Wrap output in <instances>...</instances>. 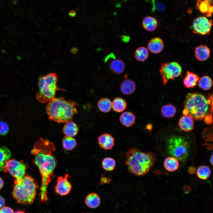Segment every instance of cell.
Instances as JSON below:
<instances>
[{
    "label": "cell",
    "mask_w": 213,
    "mask_h": 213,
    "mask_svg": "<svg viewBox=\"0 0 213 213\" xmlns=\"http://www.w3.org/2000/svg\"><path fill=\"white\" fill-rule=\"evenodd\" d=\"M54 144L47 139L40 138L36 141L31 151L35 156L34 163L38 168L41 177V196L43 199L47 197L48 186L51 182L54 171L57 165L54 152Z\"/></svg>",
    "instance_id": "obj_1"
},
{
    "label": "cell",
    "mask_w": 213,
    "mask_h": 213,
    "mask_svg": "<svg viewBox=\"0 0 213 213\" xmlns=\"http://www.w3.org/2000/svg\"><path fill=\"white\" fill-rule=\"evenodd\" d=\"M156 161L154 154L143 151L137 148L130 149L126 154L125 162L128 170L135 176L146 174L154 166Z\"/></svg>",
    "instance_id": "obj_2"
},
{
    "label": "cell",
    "mask_w": 213,
    "mask_h": 213,
    "mask_svg": "<svg viewBox=\"0 0 213 213\" xmlns=\"http://www.w3.org/2000/svg\"><path fill=\"white\" fill-rule=\"evenodd\" d=\"M77 104L73 101L61 97L54 98L47 104L46 112L51 120L57 123H66L71 121L77 113Z\"/></svg>",
    "instance_id": "obj_3"
},
{
    "label": "cell",
    "mask_w": 213,
    "mask_h": 213,
    "mask_svg": "<svg viewBox=\"0 0 213 213\" xmlns=\"http://www.w3.org/2000/svg\"><path fill=\"white\" fill-rule=\"evenodd\" d=\"M209 99L199 93H188L184 104V115H189L193 120L204 119L208 113L209 105L212 103V96Z\"/></svg>",
    "instance_id": "obj_4"
},
{
    "label": "cell",
    "mask_w": 213,
    "mask_h": 213,
    "mask_svg": "<svg viewBox=\"0 0 213 213\" xmlns=\"http://www.w3.org/2000/svg\"><path fill=\"white\" fill-rule=\"evenodd\" d=\"M38 188L37 183L32 177L25 175L21 179L14 180L12 194L18 203L31 204L35 199Z\"/></svg>",
    "instance_id": "obj_5"
},
{
    "label": "cell",
    "mask_w": 213,
    "mask_h": 213,
    "mask_svg": "<svg viewBox=\"0 0 213 213\" xmlns=\"http://www.w3.org/2000/svg\"><path fill=\"white\" fill-rule=\"evenodd\" d=\"M58 78L55 73H50L40 76L38 79V91L36 95V99L41 103L49 102L55 97L58 91H65L58 87Z\"/></svg>",
    "instance_id": "obj_6"
},
{
    "label": "cell",
    "mask_w": 213,
    "mask_h": 213,
    "mask_svg": "<svg viewBox=\"0 0 213 213\" xmlns=\"http://www.w3.org/2000/svg\"><path fill=\"white\" fill-rule=\"evenodd\" d=\"M169 153L173 157L182 161H185L189 155L190 144L184 137L172 136L167 140Z\"/></svg>",
    "instance_id": "obj_7"
},
{
    "label": "cell",
    "mask_w": 213,
    "mask_h": 213,
    "mask_svg": "<svg viewBox=\"0 0 213 213\" xmlns=\"http://www.w3.org/2000/svg\"><path fill=\"white\" fill-rule=\"evenodd\" d=\"M159 71L163 83L165 85L170 80H174L180 76L182 69L177 62H165L161 64Z\"/></svg>",
    "instance_id": "obj_8"
},
{
    "label": "cell",
    "mask_w": 213,
    "mask_h": 213,
    "mask_svg": "<svg viewBox=\"0 0 213 213\" xmlns=\"http://www.w3.org/2000/svg\"><path fill=\"white\" fill-rule=\"evenodd\" d=\"M26 167L22 162L14 159L7 161L3 171L4 172H9L16 180L21 179L25 175Z\"/></svg>",
    "instance_id": "obj_9"
},
{
    "label": "cell",
    "mask_w": 213,
    "mask_h": 213,
    "mask_svg": "<svg viewBox=\"0 0 213 213\" xmlns=\"http://www.w3.org/2000/svg\"><path fill=\"white\" fill-rule=\"evenodd\" d=\"M212 25V20H209L204 16H200L193 21V31L195 33L202 35H209Z\"/></svg>",
    "instance_id": "obj_10"
},
{
    "label": "cell",
    "mask_w": 213,
    "mask_h": 213,
    "mask_svg": "<svg viewBox=\"0 0 213 213\" xmlns=\"http://www.w3.org/2000/svg\"><path fill=\"white\" fill-rule=\"evenodd\" d=\"M69 175L66 174L64 176L59 177L57 180V184L55 187L56 193L61 196L68 195L70 192L72 186L68 180Z\"/></svg>",
    "instance_id": "obj_11"
},
{
    "label": "cell",
    "mask_w": 213,
    "mask_h": 213,
    "mask_svg": "<svg viewBox=\"0 0 213 213\" xmlns=\"http://www.w3.org/2000/svg\"><path fill=\"white\" fill-rule=\"evenodd\" d=\"M97 142L100 147L107 150L112 149L115 144L114 137L107 133H104L100 135L98 137Z\"/></svg>",
    "instance_id": "obj_12"
},
{
    "label": "cell",
    "mask_w": 213,
    "mask_h": 213,
    "mask_svg": "<svg viewBox=\"0 0 213 213\" xmlns=\"http://www.w3.org/2000/svg\"><path fill=\"white\" fill-rule=\"evenodd\" d=\"M197 5L200 11L207 17L212 15L213 10L212 0H198Z\"/></svg>",
    "instance_id": "obj_13"
},
{
    "label": "cell",
    "mask_w": 213,
    "mask_h": 213,
    "mask_svg": "<svg viewBox=\"0 0 213 213\" xmlns=\"http://www.w3.org/2000/svg\"><path fill=\"white\" fill-rule=\"evenodd\" d=\"M148 49L151 52L158 54L163 49L164 44L162 40L158 37L151 39L148 44Z\"/></svg>",
    "instance_id": "obj_14"
},
{
    "label": "cell",
    "mask_w": 213,
    "mask_h": 213,
    "mask_svg": "<svg viewBox=\"0 0 213 213\" xmlns=\"http://www.w3.org/2000/svg\"><path fill=\"white\" fill-rule=\"evenodd\" d=\"M136 85L132 80L127 79L124 80L120 86V90L122 93L125 95H130L135 91Z\"/></svg>",
    "instance_id": "obj_15"
},
{
    "label": "cell",
    "mask_w": 213,
    "mask_h": 213,
    "mask_svg": "<svg viewBox=\"0 0 213 213\" xmlns=\"http://www.w3.org/2000/svg\"><path fill=\"white\" fill-rule=\"evenodd\" d=\"M136 117L134 114L130 111L122 112L119 117L120 122L124 126L129 127L132 126L135 123Z\"/></svg>",
    "instance_id": "obj_16"
},
{
    "label": "cell",
    "mask_w": 213,
    "mask_h": 213,
    "mask_svg": "<svg viewBox=\"0 0 213 213\" xmlns=\"http://www.w3.org/2000/svg\"><path fill=\"white\" fill-rule=\"evenodd\" d=\"M210 54V49L205 45H200L197 47L195 50V56L197 60L200 61L207 60L209 57Z\"/></svg>",
    "instance_id": "obj_17"
},
{
    "label": "cell",
    "mask_w": 213,
    "mask_h": 213,
    "mask_svg": "<svg viewBox=\"0 0 213 213\" xmlns=\"http://www.w3.org/2000/svg\"><path fill=\"white\" fill-rule=\"evenodd\" d=\"M125 65L124 62L121 59L116 58L113 60L109 65L111 71L117 75L122 74L124 71Z\"/></svg>",
    "instance_id": "obj_18"
},
{
    "label": "cell",
    "mask_w": 213,
    "mask_h": 213,
    "mask_svg": "<svg viewBox=\"0 0 213 213\" xmlns=\"http://www.w3.org/2000/svg\"><path fill=\"white\" fill-rule=\"evenodd\" d=\"M180 128L186 132L191 131L194 127L193 119L189 115H184L180 119L178 123Z\"/></svg>",
    "instance_id": "obj_19"
},
{
    "label": "cell",
    "mask_w": 213,
    "mask_h": 213,
    "mask_svg": "<svg viewBox=\"0 0 213 213\" xmlns=\"http://www.w3.org/2000/svg\"><path fill=\"white\" fill-rule=\"evenodd\" d=\"M85 203L89 207L91 208H96L100 205V198L97 193L94 192L91 193L86 197Z\"/></svg>",
    "instance_id": "obj_20"
},
{
    "label": "cell",
    "mask_w": 213,
    "mask_h": 213,
    "mask_svg": "<svg viewBox=\"0 0 213 213\" xmlns=\"http://www.w3.org/2000/svg\"><path fill=\"white\" fill-rule=\"evenodd\" d=\"M78 131L77 125L71 121L66 122L62 129L63 132L66 136L71 137L75 136Z\"/></svg>",
    "instance_id": "obj_21"
},
{
    "label": "cell",
    "mask_w": 213,
    "mask_h": 213,
    "mask_svg": "<svg viewBox=\"0 0 213 213\" xmlns=\"http://www.w3.org/2000/svg\"><path fill=\"white\" fill-rule=\"evenodd\" d=\"M158 23L156 18L153 17L148 16L145 17L142 22V26L146 30L152 32L157 28Z\"/></svg>",
    "instance_id": "obj_22"
},
{
    "label": "cell",
    "mask_w": 213,
    "mask_h": 213,
    "mask_svg": "<svg viewBox=\"0 0 213 213\" xmlns=\"http://www.w3.org/2000/svg\"><path fill=\"white\" fill-rule=\"evenodd\" d=\"M199 79V76L197 74L187 71L183 80V84L187 88H193L196 85Z\"/></svg>",
    "instance_id": "obj_23"
},
{
    "label": "cell",
    "mask_w": 213,
    "mask_h": 213,
    "mask_svg": "<svg viewBox=\"0 0 213 213\" xmlns=\"http://www.w3.org/2000/svg\"><path fill=\"white\" fill-rule=\"evenodd\" d=\"M127 104L123 99L117 97L115 98L112 101V108L113 110L120 113L124 111L126 109Z\"/></svg>",
    "instance_id": "obj_24"
},
{
    "label": "cell",
    "mask_w": 213,
    "mask_h": 213,
    "mask_svg": "<svg viewBox=\"0 0 213 213\" xmlns=\"http://www.w3.org/2000/svg\"><path fill=\"white\" fill-rule=\"evenodd\" d=\"M164 166L165 169L170 172L176 171L179 166L178 159L174 157H168L166 158L164 162Z\"/></svg>",
    "instance_id": "obj_25"
},
{
    "label": "cell",
    "mask_w": 213,
    "mask_h": 213,
    "mask_svg": "<svg viewBox=\"0 0 213 213\" xmlns=\"http://www.w3.org/2000/svg\"><path fill=\"white\" fill-rule=\"evenodd\" d=\"M11 156V151L8 148L5 146L0 147V172L3 170L6 162Z\"/></svg>",
    "instance_id": "obj_26"
},
{
    "label": "cell",
    "mask_w": 213,
    "mask_h": 213,
    "mask_svg": "<svg viewBox=\"0 0 213 213\" xmlns=\"http://www.w3.org/2000/svg\"><path fill=\"white\" fill-rule=\"evenodd\" d=\"M149 55L148 49L145 47L141 46L136 49L134 55L136 60L139 62H143L147 59Z\"/></svg>",
    "instance_id": "obj_27"
},
{
    "label": "cell",
    "mask_w": 213,
    "mask_h": 213,
    "mask_svg": "<svg viewBox=\"0 0 213 213\" xmlns=\"http://www.w3.org/2000/svg\"><path fill=\"white\" fill-rule=\"evenodd\" d=\"M97 107L100 112L103 113H108L112 109V101L108 98H102L98 101Z\"/></svg>",
    "instance_id": "obj_28"
},
{
    "label": "cell",
    "mask_w": 213,
    "mask_h": 213,
    "mask_svg": "<svg viewBox=\"0 0 213 213\" xmlns=\"http://www.w3.org/2000/svg\"><path fill=\"white\" fill-rule=\"evenodd\" d=\"M161 114L164 117L170 118L173 117L176 112L175 106L171 104H167L163 106L161 109Z\"/></svg>",
    "instance_id": "obj_29"
},
{
    "label": "cell",
    "mask_w": 213,
    "mask_h": 213,
    "mask_svg": "<svg viewBox=\"0 0 213 213\" xmlns=\"http://www.w3.org/2000/svg\"><path fill=\"white\" fill-rule=\"evenodd\" d=\"M62 144L64 150L70 151L76 148L77 142L75 139L73 137L65 136L62 139Z\"/></svg>",
    "instance_id": "obj_30"
},
{
    "label": "cell",
    "mask_w": 213,
    "mask_h": 213,
    "mask_svg": "<svg viewBox=\"0 0 213 213\" xmlns=\"http://www.w3.org/2000/svg\"><path fill=\"white\" fill-rule=\"evenodd\" d=\"M211 170L207 166L201 165L199 167L196 171L197 176L200 179L206 180L210 176Z\"/></svg>",
    "instance_id": "obj_31"
},
{
    "label": "cell",
    "mask_w": 213,
    "mask_h": 213,
    "mask_svg": "<svg viewBox=\"0 0 213 213\" xmlns=\"http://www.w3.org/2000/svg\"><path fill=\"white\" fill-rule=\"evenodd\" d=\"M103 168L105 171H111L113 170L116 166L115 159L111 157H106L102 160L101 163Z\"/></svg>",
    "instance_id": "obj_32"
},
{
    "label": "cell",
    "mask_w": 213,
    "mask_h": 213,
    "mask_svg": "<svg viewBox=\"0 0 213 213\" xmlns=\"http://www.w3.org/2000/svg\"><path fill=\"white\" fill-rule=\"evenodd\" d=\"M199 87L204 90L210 89L212 85V81L211 78L208 76H204L198 80Z\"/></svg>",
    "instance_id": "obj_33"
},
{
    "label": "cell",
    "mask_w": 213,
    "mask_h": 213,
    "mask_svg": "<svg viewBox=\"0 0 213 213\" xmlns=\"http://www.w3.org/2000/svg\"><path fill=\"white\" fill-rule=\"evenodd\" d=\"M203 137L206 141H212V130L211 128H205L203 131Z\"/></svg>",
    "instance_id": "obj_34"
},
{
    "label": "cell",
    "mask_w": 213,
    "mask_h": 213,
    "mask_svg": "<svg viewBox=\"0 0 213 213\" xmlns=\"http://www.w3.org/2000/svg\"><path fill=\"white\" fill-rule=\"evenodd\" d=\"M9 127L8 124L4 121L0 122V135H5L9 131Z\"/></svg>",
    "instance_id": "obj_35"
},
{
    "label": "cell",
    "mask_w": 213,
    "mask_h": 213,
    "mask_svg": "<svg viewBox=\"0 0 213 213\" xmlns=\"http://www.w3.org/2000/svg\"><path fill=\"white\" fill-rule=\"evenodd\" d=\"M212 114L211 113H208L204 118V122L208 125H210L212 123Z\"/></svg>",
    "instance_id": "obj_36"
},
{
    "label": "cell",
    "mask_w": 213,
    "mask_h": 213,
    "mask_svg": "<svg viewBox=\"0 0 213 213\" xmlns=\"http://www.w3.org/2000/svg\"><path fill=\"white\" fill-rule=\"evenodd\" d=\"M111 181V179L110 178L104 177L102 175L99 185H102L104 184H108L110 183Z\"/></svg>",
    "instance_id": "obj_37"
},
{
    "label": "cell",
    "mask_w": 213,
    "mask_h": 213,
    "mask_svg": "<svg viewBox=\"0 0 213 213\" xmlns=\"http://www.w3.org/2000/svg\"><path fill=\"white\" fill-rule=\"evenodd\" d=\"M13 210L8 206H4L0 209V213H14Z\"/></svg>",
    "instance_id": "obj_38"
},
{
    "label": "cell",
    "mask_w": 213,
    "mask_h": 213,
    "mask_svg": "<svg viewBox=\"0 0 213 213\" xmlns=\"http://www.w3.org/2000/svg\"><path fill=\"white\" fill-rule=\"evenodd\" d=\"M196 168L193 166H191L188 168V171L191 174H194L196 172Z\"/></svg>",
    "instance_id": "obj_39"
},
{
    "label": "cell",
    "mask_w": 213,
    "mask_h": 213,
    "mask_svg": "<svg viewBox=\"0 0 213 213\" xmlns=\"http://www.w3.org/2000/svg\"><path fill=\"white\" fill-rule=\"evenodd\" d=\"M5 201L3 197L0 196V209L4 206Z\"/></svg>",
    "instance_id": "obj_40"
},
{
    "label": "cell",
    "mask_w": 213,
    "mask_h": 213,
    "mask_svg": "<svg viewBox=\"0 0 213 213\" xmlns=\"http://www.w3.org/2000/svg\"><path fill=\"white\" fill-rule=\"evenodd\" d=\"M76 13L73 10H71L69 12V15L71 17H74L75 16Z\"/></svg>",
    "instance_id": "obj_41"
},
{
    "label": "cell",
    "mask_w": 213,
    "mask_h": 213,
    "mask_svg": "<svg viewBox=\"0 0 213 213\" xmlns=\"http://www.w3.org/2000/svg\"><path fill=\"white\" fill-rule=\"evenodd\" d=\"M4 182L3 179L0 177V190L3 187Z\"/></svg>",
    "instance_id": "obj_42"
},
{
    "label": "cell",
    "mask_w": 213,
    "mask_h": 213,
    "mask_svg": "<svg viewBox=\"0 0 213 213\" xmlns=\"http://www.w3.org/2000/svg\"><path fill=\"white\" fill-rule=\"evenodd\" d=\"M205 145H206V147L209 150H212L213 146L212 144H205Z\"/></svg>",
    "instance_id": "obj_43"
},
{
    "label": "cell",
    "mask_w": 213,
    "mask_h": 213,
    "mask_svg": "<svg viewBox=\"0 0 213 213\" xmlns=\"http://www.w3.org/2000/svg\"><path fill=\"white\" fill-rule=\"evenodd\" d=\"M122 39L123 41H125V40H126V41H129V40L128 39H129V38L128 37V36H122Z\"/></svg>",
    "instance_id": "obj_44"
},
{
    "label": "cell",
    "mask_w": 213,
    "mask_h": 213,
    "mask_svg": "<svg viewBox=\"0 0 213 213\" xmlns=\"http://www.w3.org/2000/svg\"><path fill=\"white\" fill-rule=\"evenodd\" d=\"M71 52L72 54H75L77 52V49L75 48H73L71 49Z\"/></svg>",
    "instance_id": "obj_45"
},
{
    "label": "cell",
    "mask_w": 213,
    "mask_h": 213,
    "mask_svg": "<svg viewBox=\"0 0 213 213\" xmlns=\"http://www.w3.org/2000/svg\"><path fill=\"white\" fill-rule=\"evenodd\" d=\"M213 154H212L210 157V159H209V161H210V163L212 165H213Z\"/></svg>",
    "instance_id": "obj_46"
},
{
    "label": "cell",
    "mask_w": 213,
    "mask_h": 213,
    "mask_svg": "<svg viewBox=\"0 0 213 213\" xmlns=\"http://www.w3.org/2000/svg\"><path fill=\"white\" fill-rule=\"evenodd\" d=\"M14 213H25L24 212L22 211H17Z\"/></svg>",
    "instance_id": "obj_47"
}]
</instances>
